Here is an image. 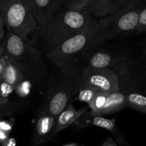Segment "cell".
I'll return each instance as SVG.
<instances>
[{"instance_id": "3", "label": "cell", "mask_w": 146, "mask_h": 146, "mask_svg": "<svg viewBox=\"0 0 146 146\" xmlns=\"http://www.w3.org/2000/svg\"><path fill=\"white\" fill-rule=\"evenodd\" d=\"M2 55L33 81L39 82L47 75L46 64L41 51L14 33L7 34Z\"/></svg>"}, {"instance_id": "26", "label": "cell", "mask_w": 146, "mask_h": 146, "mask_svg": "<svg viewBox=\"0 0 146 146\" xmlns=\"http://www.w3.org/2000/svg\"><path fill=\"white\" fill-rule=\"evenodd\" d=\"M101 146H118L117 145L116 143L113 140H112L111 138L108 137L106 140L104 141V143L101 145Z\"/></svg>"}, {"instance_id": "21", "label": "cell", "mask_w": 146, "mask_h": 146, "mask_svg": "<svg viewBox=\"0 0 146 146\" xmlns=\"http://www.w3.org/2000/svg\"><path fill=\"white\" fill-rule=\"evenodd\" d=\"M98 92L92 88H81L78 92V100L88 103L92 100L94 96Z\"/></svg>"}, {"instance_id": "11", "label": "cell", "mask_w": 146, "mask_h": 146, "mask_svg": "<svg viewBox=\"0 0 146 146\" xmlns=\"http://www.w3.org/2000/svg\"><path fill=\"white\" fill-rule=\"evenodd\" d=\"M77 128H84L88 126H97L111 132L116 140L117 143L122 146H131L127 142L123 135L117 127L114 120L106 118L102 116L94 115L90 112L85 111L75 122Z\"/></svg>"}, {"instance_id": "23", "label": "cell", "mask_w": 146, "mask_h": 146, "mask_svg": "<svg viewBox=\"0 0 146 146\" xmlns=\"http://www.w3.org/2000/svg\"><path fill=\"white\" fill-rule=\"evenodd\" d=\"M14 120L13 118L11 120H4L2 119V120H0V129L10 133L11 131V129H12L13 125H14Z\"/></svg>"}, {"instance_id": "19", "label": "cell", "mask_w": 146, "mask_h": 146, "mask_svg": "<svg viewBox=\"0 0 146 146\" xmlns=\"http://www.w3.org/2000/svg\"><path fill=\"white\" fill-rule=\"evenodd\" d=\"M21 108V104L16 102H10L0 104V120L4 117L17 113Z\"/></svg>"}, {"instance_id": "29", "label": "cell", "mask_w": 146, "mask_h": 146, "mask_svg": "<svg viewBox=\"0 0 146 146\" xmlns=\"http://www.w3.org/2000/svg\"><path fill=\"white\" fill-rule=\"evenodd\" d=\"M24 3L27 5L30 11L33 14V9H34V0H22Z\"/></svg>"}, {"instance_id": "5", "label": "cell", "mask_w": 146, "mask_h": 146, "mask_svg": "<svg viewBox=\"0 0 146 146\" xmlns=\"http://www.w3.org/2000/svg\"><path fill=\"white\" fill-rule=\"evenodd\" d=\"M98 21L94 19L76 34L68 39L56 48L46 53V57L58 68L78 62L88 50L94 48Z\"/></svg>"}, {"instance_id": "35", "label": "cell", "mask_w": 146, "mask_h": 146, "mask_svg": "<svg viewBox=\"0 0 146 146\" xmlns=\"http://www.w3.org/2000/svg\"><path fill=\"white\" fill-rule=\"evenodd\" d=\"M68 1V0H64V4L66 2V1ZM64 4H63V5H64ZM62 7H63V6H62Z\"/></svg>"}, {"instance_id": "34", "label": "cell", "mask_w": 146, "mask_h": 146, "mask_svg": "<svg viewBox=\"0 0 146 146\" xmlns=\"http://www.w3.org/2000/svg\"><path fill=\"white\" fill-rule=\"evenodd\" d=\"M135 1H138V2H141V3H143V1H144V0H135Z\"/></svg>"}, {"instance_id": "33", "label": "cell", "mask_w": 146, "mask_h": 146, "mask_svg": "<svg viewBox=\"0 0 146 146\" xmlns=\"http://www.w3.org/2000/svg\"><path fill=\"white\" fill-rule=\"evenodd\" d=\"M64 146H77V145L75 144V143H71V144L66 145H64Z\"/></svg>"}, {"instance_id": "18", "label": "cell", "mask_w": 146, "mask_h": 146, "mask_svg": "<svg viewBox=\"0 0 146 146\" xmlns=\"http://www.w3.org/2000/svg\"><path fill=\"white\" fill-rule=\"evenodd\" d=\"M95 0H68L66 1L62 7L78 11L88 10Z\"/></svg>"}, {"instance_id": "8", "label": "cell", "mask_w": 146, "mask_h": 146, "mask_svg": "<svg viewBox=\"0 0 146 146\" xmlns=\"http://www.w3.org/2000/svg\"><path fill=\"white\" fill-rule=\"evenodd\" d=\"M81 85V88H92L98 92H111L120 90L118 77L110 69L84 67Z\"/></svg>"}, {"instance_id": "7", "label": "cell", "mask_w": 146, "mask_h": 146, "mask_svg": "<svg viewBox=\"0 0 146 146\" xmlns=\"http://www.w3.org/2000/svg\"><path fill=\"white\" fill-rule=\"evenodd\" d=\"M112 70L118 77L119 90L123 92L141 93L146 86V73L141 70L138 62L131 57L115 66Z\"/></svg>"}, {"instance_id": "15", "label": "cell", "mask_w": 146, "mask_h": 146, "mask_svg": "<svg viewBox=\"0 0 146 146\" xmlns=\"http://www.w3.org/2000/svg\"><path fill=\"white\" fill-rule=\"evenodd\" d=\"M129 0H95L88 11L96 17H104L118 10Z\"/></svg>"}, {"instance_id": "9", "label": "cell", "mask_w": 146, "mask_h": 146, "mask_svg": "<svg viewBox=\"0 0 146 146\" xmlns=\"http://www.w3.org/2000/svg\"><path fill=\"white\" fill-rule=\"evenodd\" d=\"M130 57L129 53L124 50L96 49L95 47L86 52L80 59L82 60L84 67L112 70Z\"/></svg>"}, {"instance_id": "10", "label": "cell", "mask_w": 146, "mask_h": 146, "mask_svg": "<svg viewBox=\"0 0 146 146\" xmlns=\"http://www.w3.org/2000/svg\"><path fill=\"white\" fill-rule=\"evenodd\" d=\"M125 107V94L121 90L111 92H98L88 103L90 113L103 116L121 110Z\"/></svg>"}, {"instance_id": "30", "label": "cell", "mask_w": 146, "mask_h": 146, "mask_svg": "<svg viewBox=\"0 0 146 146\" xmlns=\"http://www.w3.org/2000/svg\"><path fill=\"white\" fill-rule=\"evenodd\" d=\"M3 51H4V44H1L0 43V57L2 55Z\"/></svg>"}, {"instance_id": "27", "label": "cell", "mask_w": 146, "mask_h": 146, "mask_svg": "<svg viewBox=\"0 0 146 146\" xmlns=\"http://www.w3.org/2000/svg\"><path fill=\"white\" fill-rule=\"evenodd\" d=\"M9 134L10 133L4 131V130H2L1 129H0V143H2V142H4L6 139L8 138Z\"/></svg>"}, {"instance_id": "32", "label": "cell", "mask_w": 146, "mask_h": 146, "mask_svg": "<svg viewBox=\"0 0 146 146\" xmlns=\"http://www.w3.org/2000/svg\"><path fill=\"white\" fill-rule=\"evenodd\" d=\"M141 93H142V94H146V86H145V87H144V89H143V90H142V92H141Z\"/></svg>"}, {"instance_id": "28", "label": "cell", "mask_w": 146, "mask_h": 146, "mask_svg": "<svg viewBox=\"0 0 146 146\" xmlns=\"http://www.w3.org/2000/svg\"><path fill=\"white\" fill-rule=\"evenodd\" d=\"M4 36V24L2 18L0 15V41L3 39Z\"/></svg>"}, {"instance_id": "22", "label": "cell", "mask_w": 146, "mask_h": 146, "mask_svg": "<svg viewBox=\"0 0 146 146\" xmlns=\"http://www.w3.org/2000/svg\"><path fill=\"white\" fill-rule=\"evenodd\" d=\"M135 30L138 33H142L146 31V7H143L140 12L138 25Z\"/></svg>"}, {"instance_id": "1", "label": "cell", "mask_w": 146, "mask_h": 146, "mask_svg": "<svg viewBox=\"0 0 146 146\" xmlns=\"http://www.w3.org/2000/svg\"><path fill=\"white\" fill-rule=\"evenodd\" d=\"M48 80L41 105V113L56 117L67 106L81 89L84 67L78 62L61 67Z\"/></svg>"}, {"instance_id": "36", "label": "cell", "mask_w": 146, "mask_h": 146, "mask_svg": "<svg viewBox=\"0 0 146 146\" xmlns=\"http://www.w3.org/2000/svg\"><path fill=\"white\" fill-rule=\"evenodd\" d=\"M145 55H146V50H145Z\"/></svg>"}, {"instance_id": "2", "label": "cell", "mask_w": 146, "mask_h": 146, "mask_svg": "<svg viewBox=\"0 0 146 146\" xmlns=\"http://www.w3.org/2000/svg\"><path fill=\"white\" fill-rule=\"evenodd\" d=\"M94 19V16L88 10L78 11L61 8L41 31L44 49L46 52L51 51L84 29Z\"/></svg>"}, {"instance_id": "14", "label": "cell", "mask_w": 146, "mask_h": 146, "mask_svg": "<svg viewBox=\"0 0 146 146\" xmlns=\"http://www.w3.org/2000/svg\"><path fill=\"white\" fill-rule=\"evenodd\" d=\"M87 108L88 107H84V108L76 110L71 103L68 104L62 112H61L56 117L55 123H54V128H53L52 133L50 137V140L54 138L58 133L75 123L77 119L84 112L86 111Z\"/></svg>"}, {"instance_id": "24", "label": "cell", "mask_w": 146, "mask_h": 146, "mask_svg": "<svg viewBox=\"0 0 146 146\" xmlns=\"http://www.w3.org/2000/svg\"><path fill=\"white\" fill-rule=\"evenodd\" d=\"M6 70V60L2 55L0 57V82H4Z\"/></svg>"}, {"instance_id": "20", "label": "cell", "mask_w": 146, "mask_h": 146, "mask_svg": "<svg viewBox=\"0 0 146 146\" xmlns=\"http://www.w3.org/2000/svg\"><path fill=\"white\" fill-rule=\"evenodd\" d=\"M14 91L12 86L5 82H0V104L8 102L9 98Z\"/></svg>"}, {"instance_id": "4", "label": "cell", "mask_w": 146, "mask_h": 146, "mask_svg": "<svg viewBox=\"0 0 146 146\" xmlns=\"http://www.w3.org/2000/svg\"><path fill=\"white\" fill-rule=\"evenodd\" d=\"M143 8V3L129 0L112 14L98 20L94 47L100 45L121 33L136 29L140 12Z\"/></svg>"}, {"instance_id": "16", "label": "cell", "mask_w": 146, "mask_h": 146, "mask_svg": "<svg viewBox=\"0 0 146 146\" xmlns=\"http://www.w3.org/2000/svg\"><path fill=\"white\" fill-rule=\"evenodd\" d=\"M2 56L6 60V70L4 82L12 86L13 88L15 90V89L19 85L20 83L24 81V74L16 66L15 64H14L12 62L10 61L4 55Z\"/></svg>"}, {"instance_id": "12", "label": "cell", "mask_w": 146, "mask_h": 146, "mask_svg": "<svg viewBox=\"0 0 146 146\" xmlns=\"http://www.w3.org/2000/svg\"><path fill=\"white\" fill-rule=\"evenodd\" d=\"M61 9L56 0H34L33 15L42 31Z\"/></svg>"}, {"instance_id": "6", "label": "cell", "mask_w": 146, "mask_h": 146, "mask_svg": "<svg viewBox=\"0 0 146 146\" xmlns=\"http://www.w3.org/2000/svg\"><path fill=\"white\" fill-rule=\"evenodd\" d=\"M0 15L9 32L29 43V37L38 27L36 21L22 0H0Z\"/></svg>"}, {"instance_id": "25", "label": "cell", "mask_w": 146, "mask_h": 146, "mask_svg": "<svg viewBox=\"0 0 146 146\" xmlns=\"http://www.w3.org/2000/svg\"><path fill=\"white\" fill-rule=\"evenodd\" d=\"M1 143L2 146H17V141L14 137H8Z\"/></svg>"}, {"instance_id": "17", "label": "cell", "mask_w": 146, "mask_h": 146, "mask_svg": "<svg viewBox=\"0 0 146 146\" xmlns=\"http://www.w3.org/2000/svg\"><path fill=\"white\" fill-rule=\"evenodd\" d=\"M125 94V107L146 114V95L138 92H128Z\"/></svg>"}, {"instance_id": "13", "label": "cell", "mask_w": 146, "mask_h": 146, "mask_svg": "<svg viewBox=\"0 0 146 146\" xmlns=\"http://www.w3.org/2000/svg\"><path fill=\"white\" fill-rule=\"evenodd\" d=\"M56 117L40 112L33 136V146H40L50 140Z\"/></svg>"}, {"instance_id": "31", "label": "cell", "mask_w": 146, "mask_h": 146, "mask_svg": "<svg viewBox=\"0 0 146 146\" xmlns=\"http://www.w3.org/2000/svg\"><path fill=\"white\" fill-rule=\"evenodd\" d=\"M56 1L57 3H58V6L61 8L63 6V4H64V0H56Z\"/></svg>"}]
</instances>
